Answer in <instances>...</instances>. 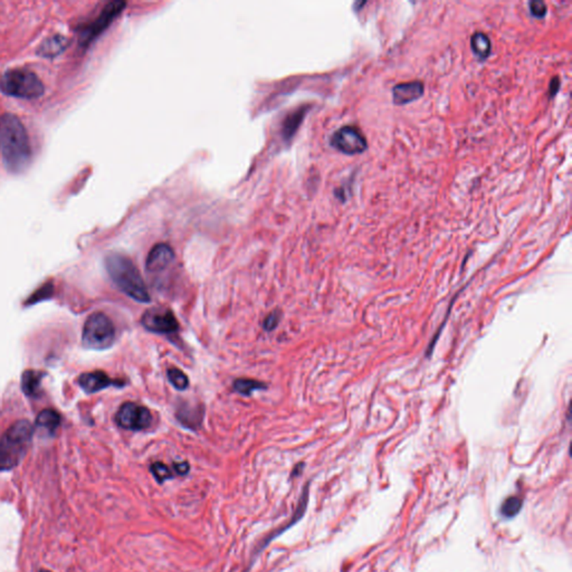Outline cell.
<instances>
[{
	"instance_id": "20",
	"label": "cell",
	"mask_w": 572,
	"mask_h": 572,
	"mask_svg": "<svg viewBox=\"0 0 572 572\" xmlns=\"http://www.w3.org/2000/svg\"><path fill=\"white\" fill-rule=\"evenodd\" d=\"M150 472L153 475V478H155V481L158 482L159 484H162L168 480H171L176 476L174 469H171L169 466L161 462L153 463L150 466Z\"/></svg>"
},
{
	"instance_id": "21",
	"label": "cell",
	"mask_w": 572,
	"mask_h": 572,
	"mask_svg": "<svg viewBox=\"0 0 572 572\" xmlns=\"http://www.w3.org/2000/svg\"><path fill=\"white\" fill-rule=\"evenodd\" d=\"M522 506H523V501L520 497L510 496L503 502L502 506H501V513H502L503 517L511 519V517H515V515H519Z\"/></svg>"
},
{
	"instance_id": "28",
	"label": "cell",
	"mask_w": 572,
	"mask_h": 572,
	"mask_svg": "<svg viewBox=\"0 0 572 572\" xmlns=\"http://www.w3.org/2000/svg\"><path fill=\"white\" fill-rule=\"evenodd\" d=\"M42 572H51V571H42Z\"/></svg>"
},
{
	"instance_id": "2",
	"label": "cell",
	"mask_w": 572,
	"mask_h": 572,
	"mask_svg": "<svg viewBox=\"0 0 572 572\" xmlns=\"http://www.w3.org/2000/svg\"><path fill=\"white\" fill-rule=\"evenodd\" d=\"M105 268L122 292L134 301L150 302V294L142 275L131 259L123 254L112 253L105 259Z\"/></svg>"
},
{
	"instance_id": "18",
	"label": "cell",
	"mask_w": 572,
	"mask_h": 572,
	"mask_svg": "<svg viewBox=\"0 0 572 572\" xmlns=\"http://www.w3.org/2000/svg\"><path fill=\"white\" fill-rule=\"evenodd\" d=\"M473 52L481 58H486L490 56L492 44L489 37L483 33H475L471 40Z\"/></svg>"
},
{
	"instance_id": "17",
	"label": "cell",
	"mask_w": 572,
	"mask_h": 572,
	"mask_svg": "<svg viewBox=\"0 0 572 572\" xmlns=\"http://www.w3.org/2000/svg\"><path fill=\"white\" fill-rule=\"evenodd\" d=\"M235 391L241 393L242 396H250L252 393H255L257 390H264L266 388V385L261 381L253 380V379H245V378H239L236 379L233 384Z\"/></svg>"
},
{
	"instance_id": "15",
	"label": "cell",
	"mask_w": 572,
	"mask_h": 572,
	"mask_svg": "<svg viewBox=\"0 0 572 572\" xmlns=\"http://www.w3.org/2000/svg\"><path fill=\"white\" fill-rule=\"evenodd\" d=\"M43 374L40 372L28 370L23 376L22 386L24 393L28 396L36 397L40 389V380Z\"/></svg>"
},
{
	"instance_id": "7",
	"label": "cell",
	"mask_w": 572,
	"mask_h": 572,
	"mask_svg": "<svg viewBox=\"0 0 572 572\" xmlns=\"http://www.w3.org/2000/svg\"><path fill=\"white\" fill-rule=\"evenodd\" d=\"M116 421L121 428L140 432L151 426L153 417L148 408L129 402L119 408L116 415Z\"/></svg>"
},
{
	"instance_id": "24",
	"label": "cell",
	"mask_w": 572,
	"mask_h": 572,
	"mask_svg": "<svg viewBox=\"0 0 572 572\" xmlns=\"http://www.w3.org/2000/svg\"><path fill=\"white\" fill-rule=\"evenodd\" d=\"M530 12L536 18H542L547 14V5L543 1H540V0L531 1L530 3Z\"/></svg>"
},
{
	"instance_id": "27",
	"label": "cell",
	"mask_w": 572,
	"mask_h": 572,
	"mask_svg": "<svg viewBox=\"0 0 572 572\" xmlns=\"http://www.w3.org/2000/svg\"><path fill=\"white\" fill-rule=\"evenodd\" d=\"M559 86H560V82H559V79H552V82H551V95H554L558 92V88H559Z\"/></svg>"
},
{
	"instance_id": "12",
	"label": "cell",
	"mask_w": 572,
	"mask_h": 572,
	"mask_svg": "<svg viewBox=\"0 0 572 572\" xmlns=\"http://www.w3.org/2000/svg\"><path fill=\"white\" fill-rule=\"evenodd\" d=\"M309 487L310 485L307 484L305 485L304 490L302 492L301 497L298 499V508H296V512H294V515H293L292 519L289 520V523L285 524L284 527H281L280 529H277L276 531L274 532H272L270 536L264 540V541L259 545V550H257V554L261 552V551L264 550L266 547H268L270 543H271L273 540L276 539L277 536H280L282 533L285 532L287 530L291 529L293 525H296L298 523V521L301 520L303 515H305V511H307V508H308L309 504Z\"/></svg>"
},
{
	"instance_id": "10",
	"label": "cell",
	"mask_w": 572,
	"mask_h": 572,
	"mask_svg": "<svg viewBox=\"0 0 572 572\" xmlns=\"http://www.w3.org/2000/svg\"><path fill=\"white\" fill-rule=\"evenodd\" d=\"M174 252L168 244H158L146 257V268L150 273H159L174 262Z\"/></svg>"
},
{
	"instance_id": "22",
	"label": "cell",
	"mask_w": 572,
	"mask_h": 572,
	"mask_svg": "<svg viewBox=\"0 0 572 572\" xmlns=\"http://www.w3.org/2000/svg\"><path fill=\"white\" fill-rule=\"evenodd\" d=\"M168 380L177 390H186L189 387V379L185 372L178 368L168 369Z\"/></svg>"
},
{
	"instance_id": "4",
	"label": "cell",
	"mask_w": 572,
	"mask_h": 572,
	"mask_svg": "<svg viewBox=\"0 0 572 572\" xmlns=\"http://www.w3.org/2000/svg\"><path fill=\"white\" fill-rule=\"evenodd\" d=\"M0 91L12 98L34 100L44 94L45 88L40 77L31 70L12 68L0 77Z\"/></svg>"
},
{
	"instance_id": "23",
	"label": "cell",
	"mask_w": 572,
	"mask_h": 572,
	"mask_svg": "<svg viewBox=\"0 0 572 572\" xmlns=\"http://www.w3.org/2000/svg\"><path fill=\"white\" fill-rule=\"evenodd\" d=\"M303 116H304V110H300L296 111V112L293 113L292 116H289L287 119H286L285 123H284V137L286 139H289V138L292 137L294 132L296 131V129H298V125H300V122L301 120L303 119Z\"/></svg>"
},
{
	"instance_id": "3",
	"label": "cell",
	"mask_w": 572,
	"mask_h": 572,
	"mask_svg": "<svg viewBox=\"0 0 572 572\" xmlns=\"http://www.w3.org/2000/svg\"><path fill=\"white\" fill-rule=\"evenodd\" d=\"M34 428L27 420H19L8 428L0 439V471L18 465L27 453Z\"/></svg>"
},
{
	"instance_id": "19",
	"label": "cell",
	"mask_w": 572,
	"mask_h": 572,
	"mask_svg": "<svg viewBox=\"0 0 572 572\" xmlns=\"http://www.w3.org/2000/svg\"><path fill=\"white\" fill-rule=\"evenodd\" d=\"M65 46H66V40H65L64 37L54 36L46 40L45 43L40 46L38 52L42 55L53 57V56L58 55L60 53L63 52Z\"/></svg>"
},
{
	"instance_id": "1",
	"label": "cell",
	"mask_w": 572,
	"mask_h": 572,
	"mask_svg": "<svg viewBox=\"0 0 572 572\" xmlns=\"http://www.w3.org/2000/svg\"><path fill=\"white\" fill-rule=\"evenodd\" d=\"M0 149L7 170L21 174L31 161V146L22 121L10 113L0 116Z\"/></svg>"
},
{
	"instance_id": "6",
	"label": "cell",
	"mask_w": 572,
	"mask_h": 572,
	"mask_svg": "<svg viewBox=\"0 0 572 572\" xmlns=\"http://www.w3.org/2000/svg\"><path fill=\"white\" fill-rule=\"evenodd\" d=\"M125 6L127 3L125 1H112V3H107L93 22L86 25V27H83L79 31V46L88 47L93 40H96L101 34L110 26L111 23L121 14Z\"/></svg>"
},
{
	"instance_id": "5",
	"label": "cell",
	"mask_w": 572,
	"mask_h": 572,
	"mask_svg": "<svg viewBox=\"0 0 572 572\" xmlns=\"http://www.w3.org/2000/svg\"><path fill=\"white\" fill-rule=\"evenodd\" d=\"M116 326L110 317L101 312L93 313L83 328L82 343L91 350H105L116 341Z\"/></svg>"
},
{
	"instance_id": "25",
	"label": "cell",
	"mask_w": 572,
	"mask_h": 572,
	"mask_svg": "<svg viewBox=\"0 0 572 572\" xmlns=\"http://www.w3.org/2000/svg\"><path fill=\"white\" fill-rule=\"evenodd\" d=\"M280 311H274V312H272V313L268 314L266 319H265L264 323H263V328H264L266 331H272V330H274L275 328H276L277 324H278V322H280Z\"/></svg>"
},
{
	"instance_id": "9",
	"label": "cell",
	"mask_w": 572,
	"mask_h": 572,
	"mask_svg": "<svg viewBox=\"0 0 572 572\" xmlns=\"http://www.w3.org/2000/svg\"><path fill=\"white\" fill-rule=\"evenodd\" d=\"M331 144L342 153L350 155L365 153V149L368 148L363 132L356 127H350V125L343 127V128L339 129L338 131H335L332 135Z\"/></svg>"
},
{
	"instance_id": "11",
	"label": "cell",
	"mask_w": 572,
	"mask_h": 572,
	"mask_svg": "<svg viewBox=\"0 0 572 572\" xmlns=\"http://www.w3.org/2000/svg\"><path fill=\"white\" fill-rule=\"evenodd\" d=\"M125 385L121 380L111 379L103 372H88V374H83L79 377V386L82 387L86 393H98L100 390L105 389L107 387H122Z\"/></svg>"
},
{
	"instance_id": "8",
	"label": "cell",
	"mask_w": 572,
	"mask_h": 572,
	"mask_svg": "<svg viewBox=\"0 0 572 572\" xmlns=\"http://www.w3.org/2000/svg\"><path fill=\"white\" fill-rule=\"evenodd\" d=\"M143 328L155 335H174L179 330V323L170 309L151 308L143 313Z\"/></svg>"
},
{
	"instance_id": "26",
	"label": "cell",
	"mask_w": 572,
	"mask_h": 572,
	"mask_svg": "<svg viewBox=\"0 0 572 572\" xmlns=\"http://www.w3.org/2000/svg\"><path fill=\"white\" fill-rule=\"evenodd\" d=\"M172 469H174V474L185 476L190 471V466H189V463L187 462L174 463Z\"/></svg>"
},
{
	"instance_id": "13",
	"label": "cell",
	"mask_w": 572,
	"mask_h": 572,
	"mask_svg": "<svg viewBox=\"0 0 572 572\" xmlns=\"http://www.w3.org/2000/svg\"><path fill=\"white\" fill-rule=\"evenodd\" d=\"M424 94V84L419 81L400 83L393 88V102L402 105L418 100Z\"/></svg>"
},
{
	"instance_id": "16",
	"label": "cell",
	"mask_w": 572,
	"mask_h": 572,
	"mask_svg": "<svg viewBox=\"0 0 572 572\" xmlns=\"http://www.w3.org/2000/svg\"><path fill=\"white\" fill-rule=\"evenodd\" d=\"M60 421H61V418L56 411L46 409L37 416L36 426L38 428L45 429L49 432H54L60 425Z\"/></svg>"
},
{
	"instance_id": "14",
	"label": "cell",
	"mask_w": 572,
	"mask_h": 572,
	"mask_svg": "<svg viewBox=\"0 0 572 572\" xmlns=\"http://www.w3.org/2000/svg\"><path fill=\"white\" fill-rule=\"evenodd\" d=\"M176 417L183 426L196 430L203 423L204 409L201 406H194L185 402L177 409Z\"/></svg>"
}]
</instances>
